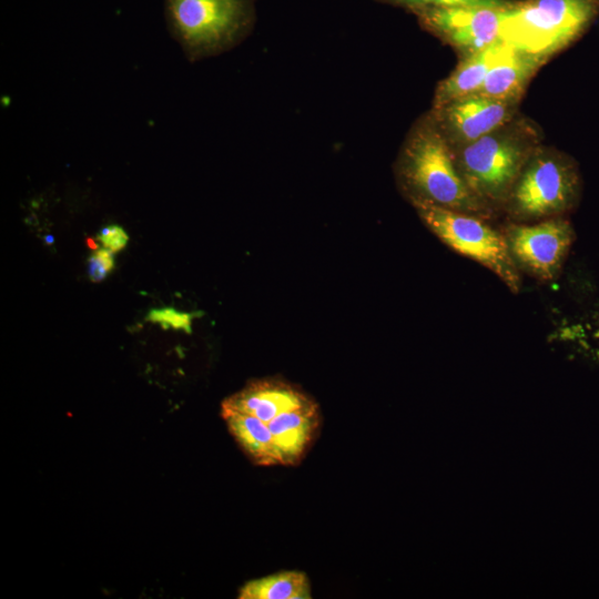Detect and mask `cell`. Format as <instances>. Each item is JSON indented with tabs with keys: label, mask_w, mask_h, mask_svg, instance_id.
<instances>
[{
	"label": "cell",
	"mask_w": 599,
	"mask_h": 599,
	"mask_svg": "<svg viewBox=\"0 0 599 599\" xmlns=\"http://www.w3.org/2000/svg\"><path fill=\"white\" fill-rule=\"evenodd\" d=\"M395 175L413 206L435 205L486 220L493 216L465 184L432 112L409 131L395 164Z\"/></svg>",
	"instance_id": "6da1fadb"
},
{
	"label": "cell",
	"mask_w": 599,
	"mask_h": 599,
	"mask_svg": "<svg viewBox=\"0 0 599 599\" xmlns=\"http://www.w3.org/2000/svg\"><path fill=\"white\" fill-rule=\"evenodd\" d=\"M537 148L535 130L511 121L451 150L468 190L494 215L502 211L514 182Z\"/></svg>",
	"instance_id": "7a4b0ae2"
},
{
	"label": "cell",
	"mask_w": 599,
	"mask_h": 599,
	"mask_svg": "<svg viewBox=\"0 0 599 599\" xmlns=\"http://www.w3.org/2000/svg\"><path fill=\"white\" fill-rule=\"evenodd\" d=\"M599 12V0H526L501 13L499 39L506 44L548 59L569 45Z\"/></svg>",
	"instance_id": "3957f363"
},
{
	"label": "cell",
	"mask_w": 599,
	"mask_h": 599,
	"mask_svg": "<svg viewBox=\"0 0 599 599\" xmlns=\"http://www.w3.org/2000/svg\"><path fill=\"white\" fill-rule=\"evenodd\" d=\"M581 195L576 162L560 152L538 146L519 172L504 204L510 222L534 223L565 216Z\"/></svg>",
	"instance_id": "277c9868"
},
{
	"label": "cell",
	"mask_w": 599,
	"mask_h": 599,
	"mask_svg": "<svg viewBox=\"0 0 599 599\" xmlns=\"http://www.w3.org/2000/svg\"><path fill=\"white\" fill-rule=\"evenodd\" d=\"M171 35L196 61L236 45L252 21L250 0H165Z\"/></svg>",
	"instance_id": "5b68a950"
},
{
	"label": "cell",
	"mask_w": 599,
	"mask_h": 599,
	"mask_svg": "<svg viewBox=\"0 0 599 599\" xmlns=\"http://www.w3.org/2000/svg\"><path fill=\"white\" fill-rule=\"evenodd\" d=\"M414 209L445 245L490 270L512 293H519L520 272L510 256L502 231L476 215L425 204Z\"/></svg>",
	"instance_id": "8992f818"
},
{
	"label": "cell",
	"mask_w": 599,
	"mask_h": 599,
	"mask_svg": "<svg viewBox=\"0 0 599 599\" xmlns=\"http://www.w3.org/2000/svg\"><path fill=\"white\" fill-rule=\"evenodd\" d=\"M510 256L520 273L539 282L556 280L576 240L565 216L534 223L509 222L502 230Z\"/></svg>",
	"instance_id": "52a82bcc"
},
{
	"label": "cell",
	"mask_w": 599,
	"mask_h": 599,
	"mask_svg": "<svg viewBox=\"0 0 599 599\" xmlns=\"http://www.w3.org/2000/svg\"><path fill=\"white\" fill-rule=\"evenodd\" d=\"M518 101L473 93L433 109L451 149L474 142L514 120Z\"/></svg>",
	"instance_id": "ba28073f"
},
{
	"label": "cell",
	"mask_w": 599,
	"mask_h": 599,
	"mask_svg": "<svg viewBox=\"0 0 599 599\" xmlns=\"http://www.w3.org/2000/svg\"><path fill=\"white\" fill-rule=\"evenodd\" d=\"M507 6L426 8L417 12L430 30L468 55L499 40L500 17Z\"/></svg>",
	"instance_id": "9c48e42d"
},
{
	"label": "cell",
	"mask_w": 599,
	"mask_h": 599,
	"mask_svg": "<svg viewBox=\"0 0 599 599\" xmlns=\"http://www.w3.org/2000/svg\"><path fill=\"white\" fill-rule=\"evenodd\" d=\"M304 393L277 379H260L224 399L222 410L237 412L270 423L276 416L311 404Z\"/></svg>",
	"instance_id": "30bf717a"
},
{
	"label": "cell",
	"mask_w": 599,
	"mask_h": 599,
	"mask_svg": "<svg viewBox=\"0 0 599 599\" xmlns=\"http://www.w3.org/2000/svg\"><path fill=\"white\" fill-rule=\"evenodd\" d=\"M546 60V58L517 50L501 41L491 67L476 93L519 101L525 87Z\"/></svg>",
	"instance_id": "8fae6325"
},
{
	"label": "cell",
	"mask_w": 599,
	"mask_h": 599,
	"mask_svg": "<svg viewBox=\"0 0 599 599\" xmlns=\"http://www.w3.org/2000/svg\"><path fill=\"white\" fill-rule=\"evenodd\" d=\"M319 424L317 405L285 412L267 423L282 465L296 464L311 444Z\"/></svg>",
	"instance_id": "7c38bea8"
},
{
	"label": "cell",
	"mask_w": 599,
	"mask_h": 599,
	"mask_svg": "<svg viewBox=\"0 0 599 599\" xmlns=\"http://www.w3.org/2000/svg\"><path fill=\"white\" fill-rule=\"evenodd\" d=\"M500 42L499 39L484 50L465 55L457 68L438 84L434 97V109L476 93L491 67Z\"/></svg>",
	"instance_id": "4fadbf2b"
},
{
	"label": "cell",
	"mask_w": 599,
	"mask_h": 599,
	"mask_svg": "<svg viewBox=\"0 0 599 599\" xmlns=\"http://www.w3.org/2000/svg\"><path fill=\"white\" fill-rule=\"evenodd\" d=\"M227 429L248 458L263 466L281 464L273 435L266 423L255 416L222 410Z\"/></svg>",
	"instance_id": "5bb4252c"
},
{
	"label": "cell",
	"mask_w": 599,
	"mask_h": 599,
	"mask_svg": "<svg viewBox=\"0 0 599 599\" xmlns=\"http://www.w3.org/2000/svg\"><path fill=\"white\" fill-rule=\"evenodd\" d=\"M240 599H306L311 598L307 576L302 571H283L245 583Z\"/></svg>",
	"instance_id": "9a60e30c"
},
{
	"label": "cell",
	"mask_w": 599,
	"mask_h": 599,
	"mask_svg": "<svg viewBox=\"0 0 599 599\" xmlns=\"http://www.w3.org/2000/svg\"><path fill=\"white\" fill-rule=\"evenodd\" d=\"M417 11L426 8H448V7H504L509 4L507 0H392Z\"/></svg>",
	"instance_id": "2e32d148"
},
{
	"label": "cell",
	"mask_w": 599,
	"mask_h": 599,
	"mask_svg": "<svg viewBox=\"0 0 599 599\" xmlns=\"http://www.w3.org/2000/svg\"><path fill=\"white\" fill-rule=\"evenodd\" d=\"M146 319L153 323H159L162 327H172L174 329H182L185 333H191L192 315L187 313H181L174 308H155L149 312Z\"/></svg>",
	"instance_id": "e0dca14e"
},
{
	"label": "cell",
	"mask_w": 599,
	"mask_h": 599,
	"mask_svg": "<svg viewBox=\"0 0 599 599\" xmlns=\"http://www.w3.org/2000/svg\"><path fill=\"white\" fill-rule=\"evenodd\" d=\"M113 252L102 247L95 251L88 258V276L91 282H102L114 267Z\"/></svg>",
	"instance_id": "ac0fdd59"
},
{
	"label": "cell",
	"mask_w": 599,
	"mask_h": 599,
	"mask_svg": "<svg viewBox=\"0 0 599 599\" xmlns=\"http://www.w3.org/2000/svg\"><path fill=\"white\" fill-rule=\"evenodd\" d=\"M97 240L103 247L116 253L126 246L129 236L123 227L113 224L102 227L97 235Z\"/></svg>",
	"instance_id": "d6986e66"
},
{
	"label": "cell",
	"mask_w": 599,
	"mask_h": 599,
	"mask_svg": "<svg viewBox=\"0 0 599 599\" xmlns=\"http://www.w3.org/2000/svg\"><path fill=\"white\" fill-rule=\"evenodd\" d=\"M44 240L47 241L48 244H52V243H53V236H51V235H47V236L44 237Z\"/></svg>",
	"instance_id": "ffe728a7"
}]
</instances>
